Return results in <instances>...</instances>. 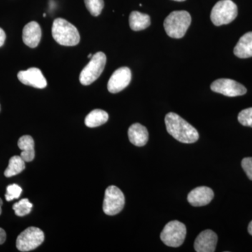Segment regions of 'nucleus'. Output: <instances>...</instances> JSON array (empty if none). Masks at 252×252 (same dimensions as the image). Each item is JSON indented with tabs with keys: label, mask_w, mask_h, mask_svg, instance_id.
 Segmentation results:
<instances>
[{
	"label": "nucleus",
	"mask_w": 252,
	"mask_h": 252,
	"mask_svg": "<svg viewBox=\"0 0 252 252\" xmlns=\"http://www.w3.org/2000/svg\"><path fill=\"white\" fill-rule=\"evenodd\" d=\"M211 90L228 97L243 95L247 93L245 86L229 79H220L214 81L211 84Z\"/></svg>",
	"instance_id": "9"
},
{
	"label": "nucleus",
	"mask_w": 252,
	"mask_h": 252,
	"mask_svg": "<svg viewBox=\"0 0 252 252\" xmlns=\"http://www.w3.org/2000/svg\"><path fill=\"white\" fill-rule=\"evenodd\" d=\"M32 208V204L28 198L22 199L18 203H15L13 206L15 214L18 217L26 216L31 213Z\"/></svg>",
	"instance_id": "21"
},
{
	"label": "nucleus",
	"mask_w": 252,
	"mask_h": 252,
	"mask_svg": "<svg viewBox=\"0 0 252 252\" xmlns=\"http://www.w3.org/2000/svg\"><path fill=\"white\" fill-rule=\"evenodd\" d=\"M26 168V161L21 156H14L10 158L9 165L4 171L5 177H11L22 172Z\"/></svg>",
	"instance_id": "20"
},
{
	"label": "nucleus",
	"mask_w": 252,
	"mask_h": 252,
	"mask_svg": "<svg viewBox=\"0 0 252 252\" xmlns=\"http://www.w3.org/2000/svg\"><path fill=\"white\" fill-rule=\"evenodd\" d=\"M6 235L4 230L0 228V245L4 243L6 240Z\"/></svg>",
	"instance_id": "27"
},
{
	"label": "nucleus",
	"mask_w": 252,
	"mask_h": 252,
	"mask_svg": "<svg viewBox=\"0 0 252 252\" xmlns=\"http://www.w3.org/2000/svg\"><path fill=\"white\" fill-rule=\"evenodd\" d=\"M234 54L240 59L252 57V32L244 34L235 46Z\"/></svg>",
	"instance_id": "16"
},
{
	"label": "nucleus",
	"mask_w": 252,
	"mask_h": 252,
	"mask_svg": "<svg viewBox=\"0 0 252 252\" xmlns=\"http://www.w3.org/2000/svg\"><path fill=\"white\" fill-rule=\"evenodd\" d=\"M106 63L107 57L103 52L99 51L94 55L90 62L81 71L79 76L81 84L82 85L89 86L97 80L103 72Z\"/></svg>",
	"instance_id": "4"
},
{
	"label": "nucleus",
	"mask_w": 252,
	"mask_h": 252,
	"mask_svg": "<svg viewBox=\"0 0 252 252\" xmlns=\"http://www.w3.org/2000/svg\"><path fill=\"white\" fill-rule=\"evenodd\" d=\"M132 74L127 67L119 68L113 73L107 84V89L112 94H117L125 89L130 83Z\"/></svg>",
	"instance_id": "10"
},
{
	"label": "nucleus",
	"mask_w": 252,
	"mask_h": 252,
	"mask_svg": "<svg viewBox=\"0 0 252 252\" xmlns=\"http://www.w3.org/2000/svg\"><path fill=\"white\" fill-rule=\"evenodd\" d=\"M21 193H22V189L20 186L14 184L8 186L6 188V193L5 195V198L7 201H11L14 199H17L21 196Z\"/></svg>",
	"instance_id": "23"
},
{
	"label": "nucleus",
	"mask_w": 252,
	"mask_h": 252,
	"mask_svg": "<svg viewBox=\"0 0 252 252\" xmlns=\"http://www.w3.org/2000/svg\"><path fill=\"white\" fill-rule=\"evenodd\" d=\"M41 38L40 26L35 21L28 23L23 31V40L24 44L31 48L39 45Z\"/></svg>",
	"instance_id": "14"
},
{
	"label": "nucleus",
	"mask_w": 252,
	"mask_h": 252,
	"mask_svg": "<svg viewBox=\"0 0 252 252\" xmlns=\"http://www.w3.org/2000/svg\"><path fill=\"white\" fill-rule=\"evenodd\" d=\"M5 40H6V34L4 31L0 28V47L4 45Z\"/></svg>",
	"instance_id": "26"
},
{
	"label": "nucleus",
	"mask_w": 252,
	"mask_h": 252,
	"mask_svg": "<svg viewBox=\"0 0 252 252\" xmlns=\"http://www.w3.org/2000/svg\"><path fill=\"white\" fill-rule=\"evenodd\" d=\"M248 232L250 235H252V220L248 225Z\"/></svg>",
	"instance_id": "28"
},
{
	"label": "nucleus",
	"mask_w": 252,
	"mask_h": 252,
	"mask_svg": "<svg viewBox=\"0 0 252 252\" xmlns=\"http://www.w3.org/2000/svg\"><path fill=\"white\" fill-rule=\"evenodd\" d=\"M108 119V114L105 111L102 109H94L86 117L85 124L89 127H98L105 124Z\"/></svg>",
	"instance_id": "19"
},
{
	"label": "nucleus",
	"mask_w": 252,
	"mask_h": 252,
	"mask_svg": "<svg viewBox=\"0 0 252 252\" xmlns=\"http://www.w3.org/2000/svg\"><path fill=\"white\" fill-rule=\"evenodd\" d=\"M129 140L137 147H143L149 140V132L147 127L140 124H134L129 127Z\"/></svg>",
	"instance_id": "15"
},
{
	"label": "nucleus",
	"mask_w": 252,
	"mask_h": 252,
	"mask_svg": "<svg viewBox=\"0 0 252 252\" xmlns=\"http://www.w3.org/2000/svg\"><path fill=\"white\" fill-rule=\"evenodd\" d=\"M18 79L25 85L32 86L36 89H44L47 86L46 78L40 69L36 67H31L27 70L18 72Z\"/></svg>",
	"instance_id": "11"
},
{
	"label": "nucleus",
	"mask_w": 252,
	"mask_h": 252,
	"mask_svg": "<svg viewBox=\"0 0 252 252\" xmlns=\"http://www.w3.org/2000/svg\"><path fill=\"white\" fill-rule=\"evenodd\" d=\"M93 56H94V55L90 54L88 56V58H89V59H91V58L93 57Z\"/></svg>",
	"instance_id": "30"
},
{
	"label": "nucleus",
	"mask_w": 252,
	"mask_h": 252,
	"mask_svg": "<svg viewBox=\"0 0 252 252\" xmlns=\"http://www.w3.org/2000/svg\"><path fill=\"white\" fill-rule=\"evenodd\" d=\"M46 16V14H43V16H44V17H45V16Z\"/></svg>",
	"instance_id": "32"
},
{
	"label": "nucleus",
	"mask_w": 252,
	"mask_h": 252,
	"mask_svg": "<svg viewBox=\"0 0 252 252\" xmlns=\"http://www.w3.org/2000/svg\"><path fill=\"white\" fill-rule=\"evenodd\" d=\"M44 240L42 230L36 227H29L18 235L16 240V248L19 251H32L40 246Z\"/></svg>",
	"instance_id": "7"
},
{
	"label": "nucleus",
	"mask_w": 252,
	"mask_h": 252,
	"mask_svg": "<svg viewBox=\"0 0 252 252\" xmlns=\"http://www.w3.org/2000/svg\"><path fill=\"white\" fill-rule=\"evenodd\" d=\"M191 23V16L187 11H172L164 21V28L167 35L180 39L185 35Z\"/></svg>",
	"instance_id": "3"
},
{
	"label": "nucleus",
	"mask_w": 252,
	"mask_h": 252,
	"mask_svg": "<svg viewBox=\"0 0 252 252\" xmlns=\"http://www.w3.org/2000/svg\"><path fill=\"white\" fill-rule=\"evenodd\" d=\"M218 237L211 230L201 232L195 239L194 248L197 252H214L216 249Z\"/></svg>",
	"instance_id": "12"
},
{
	"label": "nucleus",
	"mask_w": 252,
	"mask_h": 252,
	"mask_svg": "<svg viewBox=\"0 0 252 252\" xmlns=\"http://www.w3.org/2000/svg\"><path fill=\"white\" fill-rule=\"evenodd\" d=\"M238 119L242 125L252 127V107L241 111L238 114Z\"/></svg>",
	"instance_id": "24"
},
{
	"label": "nucleus",
	"mask_w": 252,
	"mask_h": 252,
	"mask_svg": "<svg viewBox=\"0 0 252 252\" xmlns=\"http://www.w3.org/2000/svg\"><path fill=\"white\" fill-rule=\"evenodd\" d=\"M52 36L56 42L62 46H74L80 41L77 28L63 18L54 20L52 26Z\"/></svg>",
	"instance_id": "2"
},
{
	"label": "nucleus",
	"mask_w": 252,
	"mask_h": 252,
	"mask_svg": "<svg viewBox=\"0 0 252 252\" xmlns=\"http://www.w3.org/2000/svg\"><path fill=\"white\" fill-rule=\"evenodd\" d=\"M165 123L167 132L179 142L192 144L198 140L199 134L196 129L178 114L168 113L165 116Z\"/></svg>",
	"instance_id": "1"
},
{
	"label": "nucleus",
	"mask_w": 252,
	"mask_h": 252,
	"mask_svg": "<svg viewBox=\"0 0 252 252\" xmlns=\"http://www.w3.org/2000/svg\"><path fill=\"white\" fill-rule=\"evenodd\" d=\"M238 16V6L232 0H220L212 8V22L216 26L229 24Z\"/></svg>",
	"instance_id": "5"
},
{
	"label": "nucleus",
	"mask_w": 252,
	"mask_h": 252,
	"mask_svg": "<svg viewBox=\"0 0 252 252\" xmlns=\"http://www.w3.org/2000/svg\"><path fill=\"white\" fill-rule=\"evenodd\" d=\"M125 205V196L115 186L106 189L103 202V211L106 215L114 216L122 212Z\"/></svg>",
	"instance_id": "8"
},
{
	"label": "nucleus",
	"mask_w": 252,
	"mask_h": 252,
	"mask_svg": "<svg viewBox=\"0 0 252 252\" xmlns=\"http://www.w3.org/2000/svg\"><path fill=\"white\" fill-rule=\"evenodd\" d=\"M215 196L213 190L207 187H199L189 193L187 200L193 207H201L208 205Z\"/></svg>",
	"instance_id": "13"
},
{
	"label": "nucleus",
	"mask_w": 252,
	"mask_h": 252,
	"mask_svg": "<svg viewBox=\"0 0 252 252\" xmlns=\"http://www.w3.org/2000/svg\"><path fill=\"white\" fill-rule=\"evenodd\" d=\"M129 24L132 31H143L151 25L150 16L139 11H132L129 17Z\"/></svg>",
	"instance_id": "18"
},
{
	"label": "nucleus",
	"mask_w": 252,
	"mask_h": 252,
	"mask_svg": "<svg viewBox=\"0 0 252 252\" xmlns=\"http://www.w3.org/2000/svg\"><path fill=\"white\" fill-rule=\"evenodd\" d=\"M174 1H185V0H174Z\"/></svg>",
	"instance_id": "31"
},
{
	"label": "nucleus",
	"mask_w": 252,
	"mask_h": 252,
	"mask_svg": "<svg viewBox=\"0 0 252 252\" xmlns=\"http://www.w3.org/2000/svg\"><path fill=\"white\" fill-rule=\"evenodd\" d=\"M241 164L248 178L252 181V157L245 158L242 160Z\"/></svg>",
	"instance_id": "25"
},
{
	"label": "nucleus",
	"mask_w": 252,
	"mask_h": 252,
	"mask_svg": "<svg viewBox=\"0 0 252 252\" xmlns=\"http://www.w3.org/2000/svg\"><path fill=\"white\" fill-rule=\"evenodd\" d=\"M3 202L1 199L0 198V215L1 214V206H2Z\"/></svg>",
	"instance_id": "29"
},
{
	"label": "nucleus",
	"mask_w": 252,
	"mask_h": 252,
	"mask_svg": "<svg viewBox=\"0 0 252 252\" xmlns=\"http://www.w3.org/2000/svg\"><path fill=\"white\" fill-rule=\"evenodd\" d=\"M19 149L22 151L21 157L26 162H31L34 158V142L32 137L30 135H24L20 137L18 142Z\"/></svg>",
	"instance_id": "17"
},
{
	"label": "nucleus",
	"mask_w": 252,
	"mask_h": 252,
	"mask_svg": "<svg viewBox=\"0 0 252 252\" xmlns=\"http://www.w3.org/2000/svg\"><path fill=\"white\" fill-rule=\"evenodd\" d=\"M186 235V225L178 220H172L164 227L160 234V240L167 246L179 248L185 242Z\"/></svg>",
	"instance_id": "6"
},
{
	"label": "nucleus",
	"mask_w": 252,
	"mask_h": 252,
	"mask_svg": "<svg viewBox=\"0 0 252 252\" xmlns=\"http://www.w3.org/2000/svg\"><path fill=\"white\" fill-rule=\"evenodd\" d=\"M86 8L94 16H98L103 9L104 0H84Z\"/></svg>",
	"instance_id": "22"
}]
</instances>
